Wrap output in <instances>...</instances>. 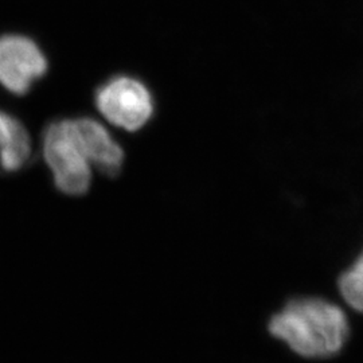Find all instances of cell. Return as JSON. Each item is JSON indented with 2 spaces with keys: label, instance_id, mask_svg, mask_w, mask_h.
<instances>
[{
  "label": "cell",
  "instance_id": "6da1fadb",
  "mask_svg": "<svg viewBox=\"0 0 363 363\" xmlns=\"http://www.w3.org/2000/svg\"><path fill=\"white\" fill-rule=\"evenodd\" d=\"M269 331L301 357L328 358L342 350L349 320L340 307L323 298H296L273 316Z\"/></svg>",
  "mask_w": 363,
  "mask_h": 363
},
{
  "label": "cell",
  "instance_id": "7a4b0ae2",
  "mask_svg": "<svg viewBox=\"0 0 363 363\" xmlns=\"http://www.w3.org/2000/svg\"><path fill=\"white\" fill-rule=\"evenodd\" d=\"M42 155L54 187L67 196H82L91 186L89 160L82 152L69 117L54 118L42 130Z\"/></svg>",
  "mask_w": 363,
  "mask_h": 363
},
{
  "label": "cell",
  "instance_id": "3957f363",
  "mask_svg": "<svg viewBox=\"0 0 363 363\" xmlns=\"http://www.w3.org/2000/svg\"><path fill=\"white\" fill-rule=\"evenodd\" d=\"M93 103L105 120L128 132L143 130L155 116V96L151 88L130 73L105 78L94 89Z\"/></svg>",
  "mask_w": 363,
  "mask_h": 363
},
{
  "label": "cell",
  "instance_id": "277c9868",
  "mask_svg": "<svg viewBox=\"0 0 363 363\" xmlns=\"http://www.w3.org/2000/svg\"><path fill=\"white\" fill-rule=\"evenodd\" d=\"M50 62L42 46L22 33L0 35V86L13 96H26L48 76Z\"/></svg>",
  "mask_w": 363,
  "mask_h": 363
},
{
  "label": "cell",
  "instance_id": "5b68a950",
  "mask_svg": "<svg viewBox=\"0 0 363 363\" xmlns=\"http://www.w3.org/2000/svg\"><path fill=\"white\" fill-rule=\"evenodd\" d=\"M82 152L105 177L116 178L124 169L125 151L103 123L91 116L69 117Z\"/></svg>",
  "mask_w": 363,
  "mask_h": 363
},
{
  "label": "cell",
  "instance_id": "8992f818",
  "mask_svg": "<svg viewBox=\"0 0 363 363\" xmlns=\"http://www.w3.org/2000/svg\"><path fill=\"white\" fill-rule=\"evenodd\" d=\"M33 156L31 138L19 117L0 109V167L16 172L26 167Z\"/></svg>",
  "mask_w": 363,
  "mask_h": 363
},
{
  "label": "cell",
  "instance_id": "52a82bcc",
  "mask_svg": "<svg viewBox=\"0 0 363 363\" xmlns=\"http://www.w3.org/2000/svg\"><path fill=\"white\" fill-rule=\"evenodd\" d=\"M339 289L346 303L363 313V250L359 257L339 279Z\"/></svg>",
  "mask_w": 363,
  "mask_h": 363
}]
</instances>
